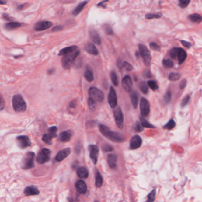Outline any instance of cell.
I'll list each match as a JSON object with an SVG mask.
<instances>
[{
    "label": "cell",
    "mask_w": 202,
    "mask_h": 202,
    "mask_svg": "<svg viewBox=\"0 0 202 202\" xmlns=\"http://www.w3.org/2000/svg\"><path fill=\"white\" fill-rule=\"evenodd\" d=\"M187 53L186 52V51L183 49L181 48L180 54H179V57H178L179 64L180 65H181L185 61V60L187 58Z\"/></svg>",
    "instance_id": "obj_31"
},
{
    "label": "cell",
    "mask_w": 202,
    "mask_h": 202,
    "mask_svg": "<svg viewBox=\"0 0 202 202\" xmlns=\"http://www.w3.org/2000/svg\"></svg>",
    "instance_id": "obj_64"
},
{
    "label": "cell",
    "mask_w": 202,
    "mask_h": 202,
    "mask_svg": "<svg viewBox=\"0 0 202 202\" xmlns=\"http://www.w3.org/2000/svg\"><path fill=\"white\" fill-rule=\"evenodd\" d=\"M143 77L145 78H149L152 77V74L149 70L145 69L143 72Z\"/></svg>",
    "instance_id": "obj_50"
},
{
    "label": "cell",
    "mask_w": 202,
    "mask_h": 202,
    "mask_svg": "<svg viewBox=\"0 0 202 202\" xmlns=\"http://www.w3.org/2000/svg\"><path fill=\"white\" fill-rule=\"evenodd\" d=\"M4 17L5 18V19L7 20H10V18L8 17V15L7 14H4Z\"/></svg>",
    "instance_id": "obj_63"
},
{
    "label": "cell",
    "mask_w": 202,
    "mask_h": 202,
    "mask_svg": "<svg viewBox=\"0 0 202 202\" xmlns=\"http://www.w3.org/2000/svg\"><path fill=\"white\" fill-rule=\"evenodd\" d=\"M138 47L139 54L143 59L144 64L146 67H149L151 62V55L149 49L143 44H139Z\"/></svg>",
    "instance_id": "obj_4"
},
{
    "label": "cell",
    "mask_w": 202,
    "mask_h": 202,
    "mask_svg": "<svg viewBox=\"0 0 202 202\" xmlns=\"http://www.w3.org/2000/svg\"><path fill=\"white\" fill-rule=\"evenodd\" d=\"M6 1H1L0 0V4H6Z\"/></svg>",
    "instance_id": "obj_62"
},
{
    "label": "cell",
    "mask_w": 202,
    "mask_h": 202,
    "mask_svg": "<svg viewBox=\"0 0 202 202\" xmlns=\"http://www.w3.org/2000/svg\"><path fill=\"white\" fill-rule=\"evenodd\" d=\"M172 94H171V92L170 91H168L164 96V102L166 103V104H168L169 103L170 101H171V96Z\"/></svg>",
    "instance_id": "obj_46"
},
{
    "label": "cell",
    "mask_w": 202,
    "mask_h": 202,
    "mask_svg": "<svg viewBox=\"0 0 202 202\" xmlns=\"http://www.w3.org/2000/svg\"><path fill=\"white\" fill-rule=\"evenodd\" d=\"M24 4H22V5H19V6L17 7V9H20V10L22 9L23 7H24Z\"/></svg>",
    "instance_id": "obj_60"
},
{
    "label": "cell",
    "mask_w": 202,
    "mask_h": 202,
    "mask_svg": "<svg viewBox=\"0 0 202 202\" xmlns=\"http://www.w3.org/2000/svg\"><path fill=\"white\" fill-rule=\"evenodd\" d=\"M76 106H77V102H76V101H75V100L72 101L71 103V104H70V107L71 108H75Z\"/></svg>",
    "instance_id": "obj_58"
},
{
    "label": "cell",
    "mask_w": 202,
    "mask_h": 202,
    "mask_svg": "<svg viewBox=\"0 0 202 202\" xmlns=\"http://www.w3.org/2000/svg\"><path fill=\"white\" fill-rule=\"evenodd\" d=\"M17 142L21 149H24L31 145V141L27 136L22 135L17 138Z\"/></svg>",
    "instance_id": "obj_11"
},
{
    "label": "cell",
    "mask_w": 202,
    "mask_h": 202,
    "mask_svg": "<svg viewBox=\"0 0 202 202\" xmlns=\"http://www.w3.org/2000/svg\"><path fill=\"white\" fill-rule=\"evenodd\" d=\"M100 131L101 134L107 138L114 142H122L124 141V136L121 134L112 131L106 126L101 124L100 126Z\"/></svg>",
    "instance_id": "obj_1"
},
{
    "label": "cell",
    "mask_w": 202,
    "mask_h": 202,
    "mask_svg": "<svg viewBox=\"0 0 202 202\" xmlns=\"http://www.w3.org/2000/svg\"><path fill=\"white\" fill-rule=\"evenodd\" d=\"M150 48L154 51H159L160 50V46L155 42H151L149 44Z\"/></svg>",
    "instance_id": "obj_48"
},
{
    "label": "cell",
    "mask_w": 202,
    "mask_h": 202,
    "mask_svg": "<svg viewBox=\"0 0 202 202\" xmlns=\"http://www.w3.org/2000/svg\"><path fill=\"white\" fill-rule=\"evenodd\" d=\"M89 152H90V156L92 162L94 164H96L97 162V159L99 156V149L98 146L94 145H91L89 147Z\"/></svg>",
    "instance_id": "obj_12"
},
{
    "label": "cell",
    "mask_w": 202,
    "mask_h": 202,
    "mask_svg": "<svg viewBox=\"0 0 202 202\" xmlns=\"http://www.w3.org/2000/svg\"><path fill=\"white\" fill-rule=\"evenodd\" d=\"M90 35L91 40L96 45H100L101 44V37L95 30L91 29L90 30Z\"/></svg>",
    "instance_id": "obj_20"
},
{
    "label": "cell",
    "mask_w": 202,
    "mask_h": 202,
    "mask_svg": "<svg viewBox=\"0 0 202 202\" xmlns=\"http://www.w3.org/2000/svg\"><path fill=\"white\" fill-rule=\"evenodd\" d=\"M108 162L109 166L112 169H114L116 167V157L113 154L109 155L108 156Z\"/></svg>",
    "instance_id": "obj_30"
},
{
    "label": "cell",
    "mask_w": 202,
    "mask_h": 202,
    "mask_svg": "<svg viewBox=\"0 0 202 202\" xmlns=\"http://www.w3.org/2000/svg\"><path fill=\"white\" fill-rule=\"evenodd\" d=\"M35 154L33 152H29L26 154L25 157L23 158L22 162V167L23 169H32L34 167V158Z\"/></svg>",
    "instance_id": "obj_6"
},
{
    "label": "cell",
    "mask_w": 202,
    "mask_h": 202,
    "mask_svg": "<svg viewBox=\"0 0 202 202\" xmlns=\"http://www.w3.org/2000/svg\"><path fill=\"white\" fill-rule=\"evenodd\" d=\"M180 77H181V74L179 73L172 72V73H170L169 75V79L172 81H177L180 78Z\"/></svg>",
    "instance_id": "obj_36"
},
{
    "label": "cell",
    "mask_w": 202,
    "mask_h": 202,
    "mask_svg": "<svg viewBox=\"0 0 202 202\" xmlns=\"http://www.w3.org/2000/svg\"><path fill=\"white\" fill-rule=\"evenodd\" d=\"M130 92H131L130 97H131L132 105L135 109H136L138 107V105L139 94L136 91H131Z\"/></svg>",
    "instance_id": "obj_24"
},
{
    "label": "cell",
    "mask_w": 202,
    "mask_h": 202,
    "mask_svg": "<svg viewBox=\"0 0 202 202\" xmlns=\"http://www.w3.org/2000/svg\"><path fill=\"white\" fill-rule=\"evenodd\" d=\"M50 156V151L48 149L44 148L39 152L37 157V161L39 164H45L49 161Z\"/></svg>",
    "instance_id": "obj_8"
},
{
    "label": "cell",
    "mask_w": 202,
    "mask_h": 202,
    "mask_svg": "<svg viewBox=\"0 0 202 202\" xmlns=\"http://www.w3.org/2000/svg\"><path fill=\"white\" fill-rule=\"evenodd\" d=\"M186 84H187V81H186V79H183V80L181 81V82H180V89H181V90L184 89L186 87Z\"/></svg>",
    "instance_id": "obj_53"
},
{
    "label": "cell",
    "mask_w": 202,
    "mask_h": 202,
    "mask_svg": "<svg viewBox=\"0 0 202 202\" xmlns=\"http://www.w3.org/2000/svg\"><path fill=\"white\" fill-rule=\"evenodd\" d=\"M77 174L79 178L86 179L89 176V172L84 167H80L77 169Z\"/></svg>",
    "instance_id": "obj_27"
},
{
    "label": "cell",
    "mask_w": 202,
    "mask_h": 202,
    "mask_svg": "<svg viewBox=\"0 0 202 202\" xmlns=\"http://www.w3.org/2000/svg\"><path fill=\"white\" fill-rule=\"evenodd\" d=\"M108 103L110 107L115 109L117 104V94L113 87H110V91L108 96Z\"/></svg>",
    "instance_id": "obj_10"
},
{
    "label": "cell",
    "mask_w": 202,
    "mask_h": 202,
    "mask_svg": "<svg viewBox=\"0 0 202 202\" xmlns=\"http://www.w3.org/2000/svg\"><path fill=\"white\" fill-rule=\"evenodd\" d=\"M147 84H148L147 85H148L150 87V89H151L153 91H156L159 88L158 84L156 81H154V80L148 81L147 82Z\"/></svg>",
    "instance_id": "obj_35"
},
{
    "label": "cell",
    "mask_w": 202,
    "mask_h": 202,
    "mask_svg": "<svg viewBox=\"0 0 202 202\" xmlns=\"http://www.w3.org/2000/svg\"><path fill=\"white\" fill-rule=\"evenodd\" d=\"M175 126H176L175 121L174 120V119H171L167 124L164 126V128L168 130H171L174 128Z\"/></svg>",
    "instance_id": "obj_40"
},
{
    "label": "cell",
    "mask_w": 202,
    "mask_h": 202,
    "mask_svg": "<svg viewBox=\"0 0 202 202\" xmlns=\"http://www.w3.org/2000/svg\"><path fill=\"white\" fill-rule=\"evenodd\" d=\"M139 89L141 91V92L142 93H144L145 94H146L148 93V87L147 84H146L145 82H141L139 84Z\"/></svg>",
    "instance_id": "obj_38"
},
{
    "label": "cell",
    "mask_w": 202,
    "mask_h": 202,
    "mask_svg": "<svg viewBox=\"0 0 202 202\" xmlns=\"http://www.w3.org/2000/svg\"><path fill=\"white\" fill-rule=\"evenodd\" d=\"M103 184V179L101 174L99 172H97L96 175V186L97 187L99 188L102 186Z\"/></svg>",
    "instance_id": "obj_34"
},
{
    "label": "cell",
    "mask_w": 202,
    "mask_h": 202,
    "mask_svg": "<svg viewBox=\"0 0 202 202\" xmlns=\"http://www.w3.org/2000/svg\"><path fill=\"white\" fill-rule=\"evenodd\" d=\"M161 13H157V14H152V13H149L146 14L145 15V18L148 20H151L152 19H158L160 18L162 16Z\"/></svg>",
    "instance_id": "obj_39"
},
{
    "label": "cell",
    "mask_w": 202,
    "mask_h": 202,
    "mask_svg": "<svg viewBox=\"0 0 202 202\" xmlns=\"http://www.w3.org/2000/svg\"><path fill=\"white\" fill-rule=\"evenodd\" d=\"M162 64L164 66V67L167 68H171L174 65L173 62L171 59H164L162 61Z\"/></svg>",
    "instance_id": "obj_42"
},
{
    "label": "cell",
    "mask_w": 202,
    "mask_h": 202,
    "mask_svg": "<svg viewBox=\"0 0 202 202\" xmlns=\"http://www.w3.org/2000/svg\"><path fill=\"white\" fill-rule=\"evenodd\" d=\"M140 112L143 117L148 116L150 113V104L144 97L141 98L140 101Z\"/></svg>",
    "instance_id": "obj_9"
},
{
    "label": "cell",
    "mask_w": 202,
    "mask_h": 202,
    "mask_svg": "<svg viewBox=\"0 0 202 202\" xmlns=\"http://www.w3.org/2000/svg\"><path fill=\"white\" fill-rule=\"evenodd\" d=\"M114 116L116 124L120 129H123L124 127V114L122 111V109L120 107L116 108L114 111Z\"/></svg>",
    "instance_id": "obj_7"
},
{
    "label": "cell",
    "mask_w": 202,
    "mask_h": 202,
    "mask_svg": "<svg viewBox=\"0 0 202 202\" xmlns=\"http://www.w3.org/2000/svg\"><path fill=\"white\" fill-rule=\"evenodd\" d=\"M12 107L17 112H23L27 108L26 103L20 94H16L12 98Z\"/></svg>",
    "instance_id": "obj_3"
},
{
    "label": "cell",
    "mask_w": 202,
    "mask_h": 202,
    "mask_svg": "<svg viewBox=\"0 0 202 202\" xmlns=\"http://www.w3.org/2000/svg\"><path fill=\"white\" fill-rule=\"evenodd\" d=\"M53 23L49 21H42L37 23L34 26V30L36 31H43L51 27Z\"/></svg>",
    "instance_id": "obj_13"
},
{
    "label": "cell",
    "mask_w": 202,
    "mask_h": 202,
    "mask_svg": "<svg viewBox=\"0 0 202 202\" xmlns=\"http://www.w3.org/2000/svg\"><path fill=\"white\" fill-rule=\"evenodd\" d=\"M140 121H141V124L142 126L143 127H146V128H155V127L151 124L150 123H149L143 117H140Z\"/></svg>",
    "instance_id": "obj_33"
},
{
    "label": "cell",
    "mask_w": 202,
    "mask_h": 202,
    "mask_svg": "<svg viewBox=\"0 0 202 202\" xmlns=\"http://www.w3.org/2000/svg\"><path fill=\"white\" fill-rule=\"evenodd\" d=\"M103 149L105 151H111L113 150V147L109 145H106L105 146H103Z\"/></svg>",
    "instance_id": "obj_55"
},
{
    "label": "cell",
    "mask_w": 202,
    "mask_h": 202,
    "mask_svg": "<svg viewBox=\"0 0 202 202\" xmlns=\"http://www.w3.org/2000/svg\"><path fill=\"white\" fill-rule=\"evenodd\" d=\"M53 72H54V69H50V70H49V71H48V73H49V74H52Z\"/></svg>",
    "instance_id": "obj_61"
},
{
    "label": "cell",
    "mask_w": 202,
    "mask_h": 202,
    "mask_svg": "<svg viewBox=\"0 0 202 202\" xmlns=\"http://www.w3.org/2000/svg\"><path fill=\"white\" fill-rule=\"evenodd\" d=\"M107 1H101V2H100L99 4H97V6L98 7H102L103 8H106V4H104L105 2H107Z\"/></svg>",
    "instance_id": "obj_57"
},
{
    "label": "cell",
    "mask_w": 202,
    "mask_h": 202,
    "mask_svg": "<svg viewBox=\"0 0 202 202\" xmlns=\"http://www.w3.org/2000/svg\"><path fill=\"white\" fill-rule=\"evenodd\" d=\"M190 2V1L188 0H180L179 1V5L180 6L181 8L184 9L188 6L189 3Z\"/></svg>",
    "instance_id": "obj_47"
},
{
    "label": "cell",
    "mask_w": 202,
    "mask_h": 202,
    "mask_svg": "<svg viewBox=\"0 0 202 202\" xmlns=\"http://www.w3.org/2000/svg\"><path fill=\"white\" fill-rule=\"evenodd\" d=\"M24 193L26 196L38 195L39 194V190L34 186H28L25 189Z\"/></svg>",
    "instance_id": "obj_22"
},
{
    "label": "cell",
    "mask_w": 202,
    "mask_h": 202,
    "mask_svg": "<svg viewBox=\"0 0 202 202\" xmlns=\"http://www.w3.org/2000/svg\"><path fill=\"white\" fill-rule=\"evenodd\" d=\"M72 134V131L71 130H68L61 133L59 135V139L62 142H68L70 141Z\"/></svg>",
    "instance_id": "obj_21"
},
{
    "label": "cell",
    "mask_w": 202,
    "mask_h": 202,
    "mask_svg": "<svg viewBox=\"0 0 202 202\" xmlns=\"http://www.w3.org/2000/svg\"><path fill=\"white\" fill-rule=\"evenodd\" d=\"M71 150L70 148L64 149L59 151L57 153L55 159L57 161H62L67 157L68 156H69V154H71Z\"/></svg>",
    "instance_id": "obj_17"
},
{
    "label": "cell",
    "mask_w": 202,
    "mask_h": 202,
    "mask_svg": "<svg viewBox=\"0 0 202 202\" xmlns=\"http://www.w3.org/2000/svg\"><path fill=\"white\" fill-rule=\"evenodd\" d=\"M142 139L139 135H135L130 141V148L131 149H136L142 145Z\"/></svg>",
    "instance_id": "obj_15"
},
{
    "label": "cell",
    "mask_w": 202,
    "mask_h": 202,
    "mask_svg": "<svg viewBox=\"0 0 202 202\" xmlns=\"http://www.w3.org/2000/svg\"><path fill=\"white\" fill-rule=\"evenodd\" d=\"M110 78L112 81L114 85L117 86L119 85V80L117 78V75L114 71H112L110 73Z\"/></svg>",
    "instance_id": "obj_37"
},
{
    "label": "cell",
    "mask_w": 202,
    "mask_h": 202,
    "mask_svg": "<svg viewBox=\"0 0 202 202\" xmlns=\"http://www.w3.org/2000/svg\"><path fill=\"white\" fill-rule=\"evenodd\" d=\"M78 49V48L77 46H72L65 47V48H64V49H62V50H60V52L59 53V56H64L66 54L75 51Z\"/></svg>",
    "instance_id": "obj_23"
},
{
    "label": "cell",
    "mask_w": 202,
    "mask_h": 202,
    "mask_svg": "<svg viewBox=\"0 0 202 202\" xmlns=\"http://www.w3.org/2000/svg\"><path fill=\"white\" fill-rule=\"evenodd\" d=\"M5 107V101L4 99L1 95H0V111L2 110Z\"/></svg>",
    "instance_id": "obj_52"
},
{
    "label": "cell",
    "mask_w": 202,
    "mask_h": 202,
    "mask_svg": "<svg viewBox=\"0 0 202 202\" xmlns=\"http://www.w3.org/2000/svg\"><path fill=\"white\" fill-rule=\"evenodd\" d=\"M123 65L124 67L126 69V70L127 71H131L133 69V67L131 65V64H130L129 62L126 61L124 62Z\"/></svg>",
    "instance_id": "obj_49"
},
{
    "label": "cell",
    "mask_w": 202,
    "mask_h": 202,
    "mask_svg": "<svg viewBox=\"0 0 202 202\" xmlns=\"http://www.w3.org/2000/svg\"><path fill=\"white\" fill-rule=\"evenodd\" d=\"M21 26V23L18 22H10L5 24V27L7 30H12Z\"/></svg>",
    "instance_id": "obj_32"
},
{
    "label": "cell",
    "mask_w": 202,
    "mask_h": 202,
    "mask_svg": "<svg viewBox=\"0 0 202 202\" xmlns=\"http://www.w3.org/2000/svg\"><path fill=\"white\" fill-rule=\"evenodd\" d=\"M117 65L118 66V67L120 69L122 67V61H120V59H119L117 61Z\"/></svg>",
    "instance_id": "obj_59"
},
{
    "label": "cell",
    "mask_w": 202,
    "mask_h": 202,
    "mask_svg": "<svg viewBox=\"0 0 202 202\" xmlns=\"http://www.w3.org/2000/svg\"><path fill=\"white\" fill-rule=\"evenodd\" d=\"M180 47H174L170 51V56L172 59H178V57L180 54Z\"/></svg>",
    "instance_id": "obj_29"
},
{
    "label": "cell",
    "mask_w": 202,
    "mask_h": 202,
    "mask_svg": "<svg viewBox=\"0 0 202 202\" xmlns=\"http://www.w3.org/2000/svg\"><path fill=\"white\" fill-rule=\"evenodd\" d=\"M90 98L92 99L94 101L96 102H103L104 99V95L101 90L99 89L92 87H91L89 91Z\"/></svg>",
    "instance_id": "obj_5"
},
{
    "label": "cell",
    "mask_w": 202,
    "mask_h": 202,
    "mask_svg": "<svg viewBox=\"0 0 202 202\" xmlns=\"http://www.w3.org/2000/svg\"><path fill=\"white\" fill-rule=\"evenodd\" d=\"M181 44L183 45L184 47H187V48H190L191 46V44L190 43L187 42V41H185V40H181Z\"/></svg>",
    "instance_id": "obj_54"
},
{
    "label": "cell",
    "mask_w": 202,
    "mask_h": 202,
    "mask_svg": "<svg viewBox=\"0 0 202 202\" xmlns=\"http://www.w3.org/2000/svg\"><path fill=\"white\" fill-rule=\"evenodd\" d=\"M88 105H89V107L90 110L92 111L96 109V102L94 101L92 99H91L89 97V99L88 100Z\"/></svg>",
    "instance_id": "obj_44"
},
{
    "label": "cell",
    "mask_w": 202,
    "mask_h": 202,
    "mask_svg": "<svg viewBox=\"0 0 202 202\" xmlns=\"http://www.w3.org/2000/svg\"><path fill=\"white\" fill-rule=\"evenodd\" d=\"M189 18L190 20L192 22L195 23H200L202 22V16L197 13H194L190 14L189 16Z\"/></svg>",
    "instance_id": "obj_28"
},
{
    "label": "cell",
    "mask_w": 202,
    "mask_h": 202,
    "mask_svg": "<svg viewBox=\"0 0 202 202\" xmlns=\"http://www.w3.org/2000/svg\"><path fill=\"white\" fill-rule=\"evenodd\" d=\"M62 26H55V27L53 28L52 29V31L53 32H58V31H60L61 30H62Z\"/></svg>",
    "instance_id": "obj_56"
},
{
    "label": "cell",
    "mask_w": 202,
    "mask_h": 202,
    "mask_svg": "<svg viewBox=\"0 0 202 202\" xmlns=\"http://www.w3.org/2000/svg\"><path fill=\"white\" fill-rule=\"evenodd\" d=\"M57 131V128L56 126L50 127L48 129V133L44 135V138L45 141L47 142H51L52 138L56 137L57 136L56 134Z\"/></svg>",
    "instance_id": "obj_14"
},
{
    "label": "cell",
    "mask_w": 202,
    "mask_h": 202,
    "mask_svg": "<svg viewBox=\"0 0 202 202\" xmlns=\"http://www.w3.org/2000/svg\"><path fill=\"white\" fill-rule=\"evenodd\" d=\"M190 96L189 95H187L183 99V100L181 101V107L182 108L186 107L190 102Z\"/></svg>",
    "instance_id": "obj_43"
},
{
    "label": "cell",
    "mask_w": 202,
    "mask_h": 202,
    "mask_svg": "<svg viewBox=\"0 0 202 202\" xmlns=\"http://www.w3.org/2000/svg\"><path fill=\"white\" fill-rule=\"evenodd\" d=\"M80 52L78 49L73 52L63 56V57L62 58V65L63 68L65 69H69L77 59V57L78 56Z\"/></svg>",
    "instance_id": "obj_2"
},
{
    "label": "cell",
    "mask_w": 202,
    "mask_h": 202,
    "mask_svg": "<svg viewBox=\"0 0 202 202\" xmlns=\"http://www.w3.org/2000/svg\"><path fill=\"white\" fill-rule=\"evenodd\" d=\"M84 77L86 79V80L89 82H91L94 80V78L93 72L90 67L87 68V69H86L85 72H84Z\"/></svg>",
    "instance_id": "obj_26"
},
{
    "label": "cell",
    "mask_w": 202,
    "mask_h": 202,
    "mask_svg": "<svg viewBox=\"0 0 202 202\" xmlns=\"http://www.w3.org/2000/svg\"><path fill=\"white\" fill-rule=\"evenodd\" d=\"M104 30L106 32V33L109 35H112L113 34V31L112 27H110V26H109V24H105L104 26Z\"/></svg>",
    "instance_id": "obj_45"
},
{
    "label": "cell",
    "mask_w": 202,
    "mask_h": 202,
    "mask_svg": "<svg viewBox=\"0 0 202 202\" xmlns=\"http://www.w3.org/2000/svg\"><path fill=\"white\" fill-rule=\"evenodd\" d=\"M85 50L87 53L92 55L96 56L99 54V51L97 47L92 43H87L85 46Z\"/></svg>",
    "instance_id": "obj_19"
},
{
    "label": "cell",
    "mask_w": 202,
    "mask_h": 202,
    "mask_svg": "<svg viewBox=\"0 0 202 202\" xmlns=\"http://www.w3.org/2000/svg\"><path fill=\"white\" fill-rule=\"evenodd\" d=\"M87 3H88V1H83L81 3H79L78 5L75 7V9L74 10V11H72V14L74 16H78L83 10V9L85 7V5H87Z\"/></svg>",
    "instance_id": "obj_25"
},
{
    "label": "cell",
    "mask_w": 202,
    "mask_h": 202,
    "mask_svg": "<svg viewBox=\"0 0 202 202\" xmlns=\"http://www.w3.org/2000/svg\"><path fill=\"white\" fill-rule=\"evenodd\" d=\"M155 196H156V191L155 190H153L148 194L146 202H154L155 199Z\"/></svg>",
    "instance_id": "obj_41"
},
{
    "label": "cell",
    "mask_w": 202,
    "mask_h": 202,
    "mask_svg": "<svg viewBox=\"0 0 202 202\" xmlns=\"http://www.w3.org/2000/svg\"><path fill=\"white\" fill-rule=\"evenodd\" d=\"M75 189L81 194H85L87 190V187L85 183L82 180H78L75 184Z\"/></svg>",
    "instance_id": "obj_18"
},
{
    "label": "cell",
    "mask_w": 202,
    "mask_h": 202,
    "mask_svg": "<svg viewBox=\"0 0 202 202\" xmlns=\"http://www.w3.org/2000/svg\"><path fill=\"white\" fill-rule=\"evenodd\" d=\"M135 130L138 132H142L144 131V127L141 125V123L137 122L135 124Z\"/></svg>",
    "instance_id": "obj_51"
},
{
    "label": "cell",
    "mask_w": 202,
    "mask_h": 202,
    "mask_svg": "<svg viewBox=\"0 0 202 202\" xmlns=\"http://www.w3.org/2000/svg\"><path fill=\"white\" fill-rule=\"evenodd\" d=\"M122 85L124 90L126 92H131L132 88V81L129 75H126L122 80Z\"/></svg>",
    "instance_id": "obj_16"
}]
</instances>
